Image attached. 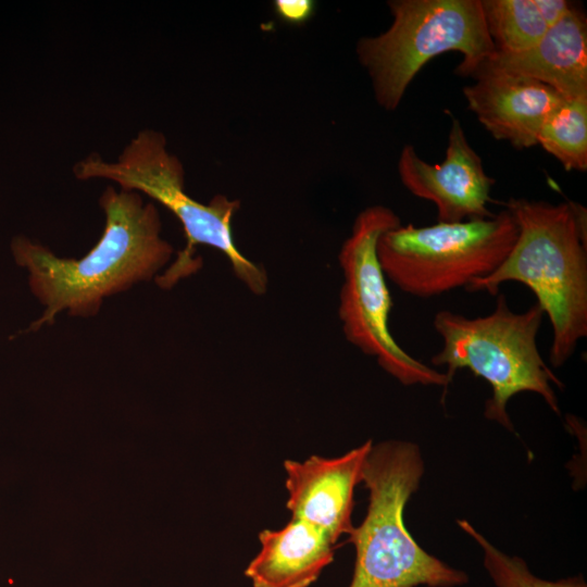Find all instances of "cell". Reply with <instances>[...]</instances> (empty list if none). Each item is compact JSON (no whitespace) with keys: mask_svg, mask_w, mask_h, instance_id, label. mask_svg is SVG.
<instances>
[{"mask_svg":"<svg viewBox=\"0 0 587 587\" xmlns=\"http://www.w3.org/2000/svg\"><path fill=\"white\" fill-rule=\"evenodd\" d=\"M423 472L415 444L391 440L372 446L361 475L370 491L367 512L349 534L355 562L348 587H453L467 582L464 572L423 550L404 525L405 503Z\"/></svg>","mask_w":587,"mask_h":587,"instance_id":"4","label":"cell"},{"mask_svg":"<svg viewBox=\"0 0 587 587\" xmlns=\"http://www.w3.org/2000/svg\"><path fill=\"white\" fill-rule=\"evenodd\" d=\"M474 79L463 89L469 109L496 139L517 149L537 145L545 121L564 100L549 86L526 77L487 74Z\"/></svg>","mask_w":587,"mask_h":587,"instance_id":"12","label":"cell"},{"mask_svg":"<svg viewBox=\"0 0 587 587\" xmlns=\"http://www.w3.org/2000/svg\"><path fill=\"white\" fill-rule=\"evenodd\" d=\"M535 3L549 27L564 18L574 7L566 0H535Z\"/></svg>","mask_w":587,"mask_h":587,"instance_id":"18","label":"cell"},{"mask_svg":"<svg viewBox=\"0 0 587 587\" xmlns=\"http://www.w3.org/2000/svg\"><path fill=\"white\" fill-rule=\"evenodd\" d=\"M388 5L391 26L357 45L375 98L386 110L399 105L412 79L435 57L448 51L462 53L455 73L464 76L496 51L480 0H395Z\"/></svg>","mask_w":587,"mask_h":587,"instance_id":"6","label":"cell"},{"mask_svg":"<svg viewBox=\"0 0 587 587\" xmlns=\"http://www.w3.org/2000/svg\"><path fill=\"white\" fill-rule=\"evenodd\" d=\"M261 549L245 570L253 587H309L334 560L336 542L305 522L259 534Z\"/></svg>","mask_w":587,"mask_h":587,"instance_id":"13","label":"cell"},{"mask_svg":"<svg viewBox=\"0 0 587 587\" xmlns=\"http://www.w3.org/2000/svg\"><path fill=\"white\" fill-rule=\"evenodd\" d=\"M505 209L517 224L516 240L492 273L465 289L496 296L505 282L528 287L551 323L550 363L562 366L587 336L586 210L522 198H511Z\"/></svg>","mask_w":587,"mask_h":587,"instance_id":"2","label":"cell"},{"mask_svg":"<svg viewBox=\"0 0 587 587\" xmlns=\"http://www.w3.org/2000/svg\"><path fill=\"white\" fill-rule=\"evenodd\" d=\"M371 440L338 458L312 455L299 462L286 460L287 509L292 520L312 525L333 541L353 529V491L361 483Z\"/></svg>","mask_w":587,"mask_h":587,"instance_id":"10","label":"cell"},{"mask_svg":"<svg viewBox=\"0 0 587 587\" xmlns=\"http://www.w3.org/2000/svg\"><path fill=\"white\" fill-rule=\"evenodd\" d=\"M459 526L472 536L484 551V566L497 587H587L579 577L558 582L545 580L530 573L524 560L510 557L492 546L465 520Z\"/></svg>","mask_w":587,"mask_h":587,"instance_id":"16","label":"cell"},{"mask_svg":"<svg viewBox=\"0 0 587 587\" xmlns=\"http://www.w3.org/2000/svg\"><path fill=\"white\" fill-rule=\"evenodd\" d=\"M398 173L411 193L436 205L438 222L457 223L494 215L488 209L494 179L485 173L458 118L451 120L441 163H427L413 146L407 145L399 157Z\"/></svg>","mask_w":587,"mask_h":587,"instance_id":"9","label":"cell"},{"mask_svg":"<svg viewBox=\"0 0 587 587\" xmlns=\"http://www.w3.org/2000/svg\"><path fill=\"white\" fill-rule=\"evenodd\" d=\"M497 51L515 53L538 43L550 28L535 0H480Z\"/></svg>","mask_w":587,"mask_h":587,"instance_id":"14","label":"cell"},{"mask_svg":"<svg viewBox=\"0 0 587 587\" xmlns=\"http://www.w3.org/2000/svg\"><path fill=\"white\" fill-rule=\"evenodd\" d=\"M537 145L566 171H586L587 98L564 99L541 126Z\"/></svg>","mask_w":587,"mask_h":587,"instance_id":"15","label":"cell"},{"mask_svg":"<svg viewBox=\"0 0 587 587\" xmlns=\"http://www.w3.org/2000/svg\"><path fill=\"white\" fill-rule=\"evenodd\" d=\"M164 136L146 129L140 132L123 150L116 162H105L90 154L75 164L78 179L105 178L117 183L121 189L145 193L172 212L180 222L187 243L157 284L170 289L180 279L195 274L202 265L195 257L196 247H212L226 255L234 274L254 295L267 289V275L263 267L247 259L234 241L232 221L240 207L238 200L217 195L210 203L191 198L184 188L180 161L166 150Z\"/></svg>","mask_w":587,"mask_h":587,"instance_id":"3","label":"cell"},{"mask_svg":"<svg viewBox=\"0 0 587 587\" xmlns=\"http://www.w3.org/2000/svg\"><path fill=\"white\" fill-rule=\"evenodd\" d=\"M507 74L542 83L564 99L587 98V23L575 7L534 47L515 53L495 51L464 76Z\"/></svg>","mask_w":587,"mask_h":587,"instance_id":"11","label":"cell"},{"mask_svg":"<svg viewBox=\"0 0 587 587\" xmlns=\"http://www.w3.org/2000/svg\"><path fill=\"white\" fill-rule=\"evenodd\" d=\"M314 2L310 0H277L275 12L285 22L301 24L310 18L314 11Z\"/></svg>","mask_w":587,"mask_h":587,"instance_id":"17","label":"cell"},{"mask_svg":"<svg viewBox=\"0 0 587 587\" xmlns=\"http://www.w3.org/2000/svg\"><path fill=\"white\" fill-rule=\"evenodd\" d=\"M400 226L399 216L384 205L360 212L338 261L344 274L338 314L346 339L403 385L447 387L446 373L407 352L389 329L392 300L377 255L383 234Z\"/></svg>","mask_w":587,"mask_h":587,"instance_id":"8","label":"cell"},{"mask_svg":"<svg viewBox=\"0 0 587 587\" xmlns=\"http://www.w3.org/2000/svg\"><path fill=\"white\" fill-rule=\"evenodd\" d=\"M544 315L537 303L522 313L511 311L503 294L497 295L494 311L485 316L439 311L433 324L442 348L430 362L446 365L450 380L459 369H469L488 382L492 396L486 401L484 414L509 430H513V425L507 404L522 391L540 395L560 414L551 383L559 387L563 384L547 366L536 342Z\"/></svg>","mask_w":587,"mask_h":587,"instance_id":"5","label":"cell"},{"mask_svg":"<svg viewBox=\"0 0 587 587\" xmlns=\"http://www.w3.org/2000/svg\"><path fill=\"white\" fill-rule=\"evenodd\" d=\"M519 234L504 209L490 217L426 227L398 226L383 234L377 255L385 276L405 294L429 298L492 273Z\"/></svg>","mask_w":587,"mask_h":587,"instance_id":"7","label":"cell"},{"mask_svg":"<svg viewBox=\"0 0 587 587\" xmlns=\"http://www.w3.org/2000/svg\"><path fill=\"white\" fill-rule=\"evenodd\" d=\"M105 214L101 238L80 259L60 258L25 237L12 240L16 263L27 268L29 287L43 314L26 332L52 324L62 311L95 315L104 298L150 280L173 254L161 238V220L152 203L136 191L108 187L99 199Z\"/></svg>","mask_w":587,"mask_h":587,"instance_id":"1","label":"cell"}]
</instances>
